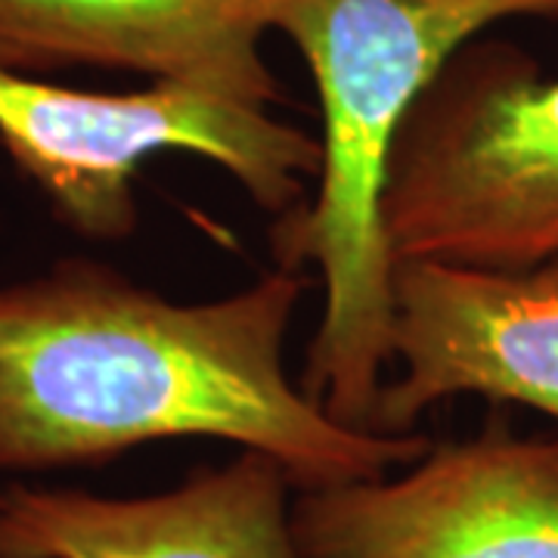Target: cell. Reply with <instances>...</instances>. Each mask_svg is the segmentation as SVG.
Instances as JSON below:
<instances>
[{"label": "cell", "mask_w": 558, "mask_h": 558, "mask_svg": "<svg viewBox=\"0 0 558 558\" xmlns=\"http://www.w3.org/2000/svg\"><path fill=\"white\" fill-rule=\"evenodd\" d=\"M0 146L50 211L94 242L134 236V178L159 153L218 165L277 218L307 205V183L319 174V137L264 106L159 81L134 94L75 90L7 65H0Z\"/></svg>", "instance_id": "obj_4"}, {"label": "cell", "mask_w": 558, "mask_h": 558, "mask_svg": "<svg viewBox=\"0 0 558 558\" xmlns=\"http://www.w3.org/2000/svg\"><path fill=\"white\" fill-rule=\"evenodd\" d=\"M381 230L395 260L558 258V78L534 53L481 35L444 62L391 143Z\"/></svg>", "instance_id": "obj_3"}, {"label": "cell", "mask_w": 558, "mask_h": 558, "mask_svg": "<svg viewBox=\"0 0 558 558\" xmlns=\"http://www.w3.org/2000/svg\"><path fill=\"white\" fill-rule=\"evenodd\" d=\"M311 279L279 264L215 301H171L97 260L0 286V472L102 465L208 438L274 457L295 490L413 465L425 435L348 428L286 376Z\"/></svg>", "instance_id": "obj_1"}, {"label": "cell", "mask_w": 558, "mask_h": 558, "mask_svg": "<svg viewBox=\"0 0 558 558\" xmlns=\"http://www.w3.org/2000/svg\"><path fill=\"white\" fill-rule=\"evenodd\" d=\"M279 0H0V65L134 72L270 109L282 97L260 40Z\"/></svg>", "instance_id": "obj_8"}, {"label": "cell", "mask_w": 558, "mask_h": 558, "mask_svg": "<svg viewBox=\"0 0 558 558\" xmlns=\"http://www.w3.org/2000/svg\"><path fill=\"white\" fill-rule=\"evenodd\" d=\"M295 481L240 450L146 497L0 487V558H299Z\"/></svg>", "instance_id": "obj_7"}, {"label": "cell", "mask_w": 558, "mask_h": 558, "mask_svg": "<svg viewBox=\"0 0 558 558\" xmlns=\"http://www.w3.org/2000/svg\"><path fill=\"white\" fill-rule=\"evenodd\" d=\"M299 558H558V435L502 413L400 475L295 490Z\"/></svg>", "instance_id": "obj_5"}, {"label": "cell", "mask_w": 558, "mask_h": 558, "mask_svg": "<svg viewBox=\"0 0 558 558\" xmlns=\"http://www.w3.org/2000/svg\"><path fill=\"white\" fill-rule=\"evenodd\" d=\"M509 20H558V0H279L319 100L317 193L277 218L279 264H314L323 314L301 388L329 416L369 432L391 366V267L381 186L400 121L444 62Z\"/></svg>", "instance_id": "obj_2"}, {"label": "cell", "mask_w": 558, "mask_h": 558, "mask_svg": "<svg viewBox=\"0 0 558 558\" xmlns=\"http://www.w3.org/2000/svg\"><path fill=\"white\" fill-rule=\"evenodd\" d=\"M391 363L369 418L413 435L440 400L478 395L558 422V258L521 270L400 258L391 267Z\"/></svg>", "instance_id": "obj_6"}]
</instances>
